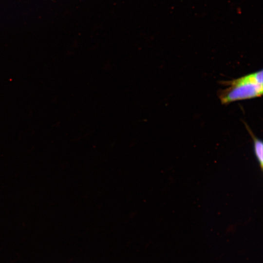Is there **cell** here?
I'll return each instance as SVG.
<instances>
[{"label":"cell","mask_w":263,"mask_h":263,"mask_svg":"<svg viewBox=\"0 0 263 263\" xmlns=\"http://www.w3.org/2000/svg\"><path fill=\"white\" fill-rule=\"evenodd\" d=\"M221 83L227 86L218 92V96L223 104L260 97L263 91V70Z\"/></svg>","instance_id":"cell-1"},{"label":"cell","mask_w":263,"mask_h":263,"mask_svg":"<svg viewBox=\"0 0 263 263\" xmlns=\"http://www.w3.org/2000/svg\"><path fill=\"white\" fill-rule=\"evenodd\" d=\"M246 128L250 134L253 141L254 151L256 158L259 164V166L263 170V143L261 140L258 139L253 133L248 126L245 123Z\"/></svg>","instance_id":"cell-2"}]
</instances>
